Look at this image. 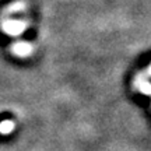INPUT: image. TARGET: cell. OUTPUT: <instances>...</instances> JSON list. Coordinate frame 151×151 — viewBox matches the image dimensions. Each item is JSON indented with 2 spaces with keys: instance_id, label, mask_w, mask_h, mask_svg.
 I'll return each instance as SVG.
<instances>
[{
  "instance_id": "6da1fadb",
  "label": "cell",
  "mask_w": 151,
  "mask_h": 151,
  "mask_svg": "<svg viewBox=\"0 0 151 151\" xmlns=\"http://www.w3.org/2000/svg\"><path fill=\"white\" fill-rule=\"evenodd\" d=\"M13 50L18 56H28V55H31V52H32V46L27 42H18L17 45L13 46Z\"/></svg>"
},
{
  "instance_id": "7a4b0ae2",
  "label": "cell",
  "mask_w": 151,
  "mask_h": 151,
  "mask_svg": "<svg viewBox=\"0 0 151 151\" xmlns=\"http://www.w3.org/2000/svg\"><path fill=\"white\" fill-rule=\"evenodd\" d=\"M6 32L17 35V34H21L24 31V24L22 22H9L7 25H4Z\"/></svg>"
},
{
  "instance_id": "3957f363",
  "label": "cell",
  "mask_w": 151,
  "mask_h": 151,
  "mask_svg": "<svg viewBox=\"0 0 151 151\" xmlns=\"http://www.w3.org/2000/svg\"><path fill=\"white\" fill-rule=\"evenodd\" d=\"M14 130V123L11 120H3L0 122V133L1 134H10Z\"/></svg>"
},
{
  "instance_id": "277c9868",
  "label": "cell",
  "mask_w": 151,
  "mask_h": 151,
  "mask_svg": "<svg viewBox=\"0 0 151 151\" xmlns=\"http://www.w3.org/2000/svg\"><path fill=\"white\" fill-rule=\"evenodd\" d=\"M137 87H139V90H140L143 94H146V95H148V94H150V83H148L147 80L141 81L140 86H137Z\"/></svg>"
}]
</instances>
